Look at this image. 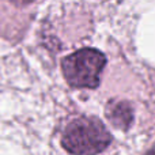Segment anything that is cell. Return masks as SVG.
Listing matches in <instances>:
<instances>
[{
	"label": "cell",
	"mask_w": 155,
	"mask_h": 155,
	"mask_svg": "<svg viewBox=\"0 0 155 155\" xmlns=\"http://www.w3.org/2000/svg\"><path fill=\"white\" fill-rule=\"evenodd\" d=\"M112 135L99 118L82 116L65 127L61 146L72 155H97L109 147Z\"/></svg>",
	"instance_id": "cell-1"
},
{
	"label": "cell",
	"mask_w": 155,
	"mask_h": 155,
	"mask_svg": "<svg viewBox=\"0 0 155 155\" xmlns=\"http://www.w3.org/2000/svg\"><path fill=\"white\" fill-rule=\"evenodd\" d=\"M105 65L106 57L101 51L83 48L63 59L61 70L71 87L97 88L101 82V74Z\"/></svg>",
	"instance_id": "cell-2"
},
{
	"label": "cell",
	"mask_w": 155,
	"mask_h": 155,
	"mask_svg": "<svg viewBox=\"0 0 155 155\" xmlns=\"http://www.w3.org/2000/svg\"><path fill=\"white\" fill-rule=\"evenodd\" d=\"M107 120L121 131H128L134 121V110L127 101L112 99L105 109Z\"/></svg>",
	"instance_id": "cell-3"
},
{
	"label": "cell",
	"mask_w": 155,
	"mask_h": 155,
	"mask_svg": "<svg viewBox=\"0 0 155 155\" xmlns=\"http://www.w3.org/2000/svg\"><path fill=\"white\" fill-rule=\"evenodd\" d=\"M8 2H11L12 4H15V5L22 7V5H26V4H29V3H31L33 0H8Z\"/></svg>",
	"instance_id": "cell-4"
},
{
	"label": "cell",
	"mask_w": 155,
	"mask_h": 155,
	"mask_svg": "<svg viewBox=\"0 0 155 155\" xmlns=\"http://www.w3.org/2000/svg\"><path fill=\"white\" fill-rule=\"evenodd\" d=\"M146 155H155V148H154V150H150Z\"/></svg>",
	"instance_id": "cell-5"
}]
</instances>
